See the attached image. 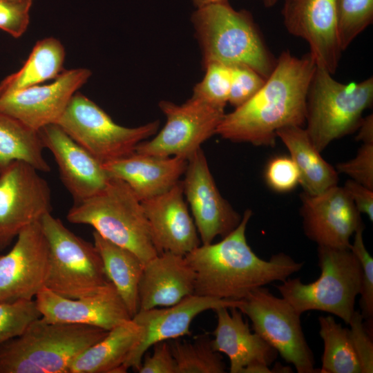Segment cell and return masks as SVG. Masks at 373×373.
<instances>
[{"label":"cell","instance_id":"9c48e42d","mask_svg":"<svg viewBox=\"0 0 373 373\" xmlns=\"http://www.w3.org/2000/svg\"><path fill=\"white\" fill-rule=\"evenodd\" d=\"M102 164L133 153L159 129L158 120L129 128L116 124L93 101L77 91L56 123Z\"/></svg>","mask_w":373,"mask_h":373},{"label":"cell","instance_id":"30bf717a","mask_svg":"<svg viewBox=\"0 0 373 373\" xmlns=\"http://www.w3.org/2000/svg\"><path fill=\"white\" fill-rule=\"evenodd\" d=\"M237 307L251 321L252 329L298 373L317 372L314 354L305 339L300 316L285 298L267 288L254 289Z\"/></svg>","mask_w":373,"mask_h":373},{"label":"cell","instance_id":"e0dca14e","mask_svg":"<svg viewBox=\"0 0 373 373\" xmlns=\"http://www.w3.org/2000/svg\"><path fill=\"white\" fill-rule=\"evenodd\" d=\"M281 13L287 31L308 44L318 66L334 74L343 52L335 0H284Z\"/></svg>","mask_w":373,"mask_h":373},{"label":"cell","instance_id":"8fae6325","mask_svg":"<svg viewBox=\"0 0 373 373\" xmlns=\"http://www.w3.org/2000/svg\"><path fill=\"white\" fill-rule=\"evenodd\" d=\"M166 117L164 127L149 141H142L135 152L158 157L188 159L202 144L216 133L224 110L191 97L181 105L169 101L159 102Z\"/></svg>","mask_w":373,"mask_h":373},{"label":"cell","instance_id":"603a6c76","mask_svg":"<svg viewBox=\"0 0 373 373\" xmlns=\"http://www.w3.org/2000/svg\"><path fill=\"white\" fill-rule=\"evenodd\" d=\"M102 165L111 178L126 182L142 202L171 189L184 173L187 160L176 156L148 155L135 151Z\"/></svg>","mask_w":373,"mask_h":373},{"label":"cell","instance_id":"ee69618b","mask_svg":"<svg viewBox=\"0 0 373 373\" xmlns=\"http://www.w3.org/2000/svg\"><path fill=\"white\" fill-rule=\"evenodd\" d=\"M195 8L204 6L205 5L220 1V0H190Z\"/></svg>","mask_w":373,"mask_h":373},{"label":"cell","instance_id":"f546056e","mask_svg":"<svg viewBox=\"0 0 373 373\" xmlns=\"http://www.w3.org/2000/svg\"><path fill=\"white\" fill-rule=\"evenodd\" d=\"M319 334L323 341L321 373H362L349 329L336 323L332 316H320Z\"/></svg>","mask_w":373,"mask_h":373},{"label":"cell","instance_id":"2e32d148","mask_svg":"<svg viewBox=\"0 0 373 373\" xmlns=\"http://www.w3.org/2000/svg\"><path fill=\"white\" fill-rule=\"evenodd\" d=\"M300 213L305 236L318 246L350 249V239L363 225L361 213L343 187L310 195L303 192Z\"/></svg>","mask_w":373,"mask_h":373},{"label":"cell","instance_id":"7a4b0ae2","mask_svg":"<svg viewBox=\"0 0 373 373\" xmlns=\"http://www.w3.org/2000/svg\"><path fill=\"white\" fill-rule=\"evenodd\" d=\"M251 216V209L245 210L238 227L222 240L200 245L184 255L195 273L194 294L240 300L254 289L283 282L302 269L303 262L285 253L264 260L253 251L246 238Z\"/></svg>","mask_w":373,"mask_h":373},{"label":"cell","instance_id":"b9f144b4","mask_svg":"<svg viewBox=\"0 0 373 373\" xmlns=\"http://www.w3.org/2000/svg\"><path fill=\"white\" fill-rule=\"evenodd\" d=\"M348 194L357 210L365 214L369 220H373V189L356 182L351 179L347 180L343 186Z\"/></svg>","mask_w":373,"mask_h":373},{"label":"cell","instance_id":"f35d334b","mask_svg":"<svg viewBox=\"0 0 373 373\" xmlns=\"http://www.w3.org/2000/svg\"><path fill=\"white\" fill-rule=\"evenodd\" d=\"M338 173L373 189V143H363L356 156L336 164Z\"/></svg>","mask_w":373,"mask_h":373},{"label":"cell","instance_id":"4fadbf2b","mask_svg":"<svg viewBox=\"0 0 373 373\" xmlns=\"http://www.w3.org/2000/svg\"><path fill=\"white\" fill-rule=\"evenodd\" d=\"M49 247L40 221L21 231L12 248L0 255V302L32 300L46 287Z\"/></svg>","mask_w":373,"mask_h":373},{"label":"cell","instance_id":"ba28073f","mask_svg":"<svg viewBox=\"0 0 373 373\" xmlns=\"http://www.w3.org/2000/svg\"><path fill=\"white\" fill-rule=\"evenodd\" d=\"M40 224L49 247L46 288L76 299L93 294L110 283L94 244L73 233L51 213L44 215Z\"/></svg>","mask_w":373,"mask_h":373},{"label":"cell","instance_id":"5b68a950","mask_svg":"<svg viewBox=\"0 0 373 373\" xmlns=\"http://www.w3.org/2000/svg\"><path fill=\"white\" fill-rule=\"evenodd\" d=\"M68 222L88 224L107 240L137 256L145 264L159 254L141 202L124 181L111 178L104 190L74 204Z\"/></svg>","mask_w":373,"mask_h":373},{"label":"cell","instance_id":"7c38bea8","mask_svg":"<svg viewBox=\"0 0 373 373\" xmlns=\"http://www.w3.org/2000/svg\"><path fill=\"white\" fill-rule=\"evenodd\" d=\"M38 172L15 161L0 173V251L25 227L51 213L50 189Z\"/></svg>","mask_w":373,"mask_h":373},{"label":"cell","instance_id":"4dcf8cb0","mask_svg":"<svg viewBox=\"0 0 373 373\" xmlns=\"http://www.w3.org/2000/svg\"><path fill=\"white\" fill-rule=\"evenodd\" d=\"M176 364V373H224L226 366L211 340L202 337L194 342L175 341L170 345Z\"/></svg>","mask_w":373,"mask_h":373},{"label":"cell","instance_id":"ffe728a7","mask_svg":"<svg viewBox=\"0 0 373 373\" xmlns=\"http://www.w3.org/2000/svg\"><path fill=\"white\" fill-rule=\"evenodd\" d=\"M39 131L44 148L55 158L61 182L74 199V204L86 200L105 189L111 177L102 164L60 126L52 124Z\"/></svg>","mask_w":373,"mask_h":373},{"label":"cell","instance_id":"ac0fdd59","mask_svg":"<svg viewBox=\"0 0 373 373\" xmlns=\"http://www.w3.org/2000/svg\"><path fill=\"white\" fill-rule=\"evenodd\" d=\"M240 302L193 294L166 308L140 309L132 320L142 327V337L124 362V368L127 371L131 367L137 372L145 353L151 346L189 334L191 323L200 313L222 307H238Z\"/></svg>","mask_w":373,"mask_h":373},{"label":"cell","instance_id":"cb8c5ba5","mask_svg":"<svg viewBox=\"0 0 373 373\" xmlns=\"http://www.w3.org/2000/svg\"><path fill=\"white\" fill-rule=\"evenodd\" d=\"M194 289L195 273L184 256L161 253L144 265L139 310L173 305L193 294Z\"/></svg>","mask_w":373,"mask_h":373},{"label":"cell","instance_id":"74e56055","mask_svg":"<svg viewBox=\"0 0 373 373\" xmlns=\"http://www.w3.org/2000/svg\"><path fill=\"white\" fill-rule=\"evenodd\" d=\"M32 1L0 0V29L15 38L21 37L30 21Z\"/></svg>","mask_w":373,"mask_h":373},{"label":"cell","instance_id":"83f0119b","mask_svg":"<svg viewBox=\"0 0 373 373\" xmlns=\"http://www.w3.org/2000/svg\"><path fill=\"white\" fill-rule=\"evenodd\" d=\"M65 48L53 37L37 41L23 66L0 82V97L54 80L65 70Z\"/></svg>","mask_w":373,"mask_h":373},{"label":"cell","instance_id":"52a82bcc","mask_svg":"<svg viewBox=\"0 0 373 373\" xmlns=\"http://www.w3.org/2000/svg\"><path fill=\"white\" fill-rule=\"evenodd\" d=\"M318 258L317 280L304 284L300 278H287L276 288L299 314L325 312L348 324L361 291V264L350 249L318 246Z\"/></svg>","mask_w":373,"mask_h":373},{"label":"cell","instance_id":"f1b7e54d","mask_svg":"<svg viewBox=\"0 0 373 373\" xmlns=\"http://www.w3.org/2000/svg\"><path fill=\"white\" fill-rule=\"evenodd\" d=\"M39 131L0 112V173L12 162H26L38 171L49 172Z\"/></svg>","mask_w":373,"mask_h":373},{"label":"cell","instance_id":"8992f818","mask_svg":"<svg viewBox=\"0 0 373 373\" xmlns=\"http://www.w3.org/2000/svg\"><path fill=\"white\" fill-rule=\"evenodd\" d=\"M372 104V77L343 84L316 66L307 94L305 128L321 152L334 140L356 131Z\"/></svg>","mask_w":373,"mask_h":373},{"label":"cell","instance_id":"836d02e7","mask_svg":"<svg viewBox=\"0 0 373 373\" xmlns=\"http://www.w3.org/2000/svg\"><path fill=\"white\" fill-rule=\"evenodd\" d=\"M40 317L35 300L0 302V345L21 335Z\"/></svg>","mask_w":373,"mask_h":373},{"label":"cell","instance_id":"ab89813d","mask_svg":"<svg viewBox=\"0 0 373 373\" xmlns=\"http://www.w3.org/2000/svg\"><path fill=\"white\" fill-rule=\"evenodd\" d=\"M348 325H350L349 333L361 366L362 373H372V333L365 327L363 316L358 311L355 310Z\"/></svg>","mask_w":373,"mask_h":373},{"label":"cell","instance_id":"60d3db41","mask_svg":"<svg viewBox=\"0 0 373 373\" xmlns=\"http://www.w3.org/2000/svg\"><path fill=\"white\" fill-rule=\"evenodd\" d=\"M153 354L146 355L137 370L140 373H176V364L170 344L166 341L157 343Z\"/></svg>","mask_w":373,"mask_h":373},{"label":"cell","instance_id":"7bdbcfd3","mask_svg":"<svg viewBox=\"0 0 373 373\" xmlns=\"http://www.w3.org/2000/svg\"><path fill=\"white\" fill-rule=\"evenodd\" d=\"M357 131L356 139L363 143H373V115L363 117Z\"/></svg>","mask_w":373,"mask_h":373},{"label":"cell","instance_id":"4316f807","mask_svg":"<svg viewBox=\"0 0 373 373\" xmlns=\"http://www.w3.org/2000/svg\"><path fill=\"white\" fill-rule=\"evenodd\" d=\"M93 236L106 275L133 318L140 309L139 284L144 264L134 253L107 240L95 231Z\"/></svg>","mask_w":373,"mask_h":373},{"label":"cell","instance_id":"d4e9b609","mask_svg":"<svg viewBox=\"0 0 373 373\" xmlns=\"http://www.w3.org/2000/svg\"><path fill=\"white\" fill-rule=\"evenodd\" d=\"M142 327L132 319L108 332L73 361L69 373H124L123 365L140 342Z\"/></svg>","mask_w":373,"mask_h":373},{"label":"cell","instance_id":"6da1fadb","mask_svg":"<svg viewBox=\"0 0 373 373\" xmlns=\"http://www.w3.org/2000/svg\"><path fill=\"white\" fill-rule=\"evenodd\" d=\"M316 66L309 52L300 57L282 52L262 87L224 113L216 134L234 142L274 146L279 129L304 126L307 90Z\"/></svg>","mask_w":373,"mask_h":373},{"label":"cell","instance_id":"bcb514c9","mask_svg":"<svg viewBox=\"0 0 373 373\" xmlns=\"http://www.w3.org/2000/svg\"><path fill=\"white\" fill-rule=\"evenodd\" d=\"M12 1H32V0H12Z\"/></svg>","mask_w":373,"mask_h":373},{"label":"cell","instance_id":"d6a6232c","mask_svg":"<svg viewBox=\"0 0 373 373\" xmlns=\"http://www.w3.org/2000/svg\"><path fill=\"white\" fill-rule=\"evenodd\" d=\"M203 79L193 88L191 97L200 99L224 110L228 103L231 80V66L213 62L204 67Z\"/></svg>","mask_w":373,"mask_h":373},{"label":"cell","instance_id":"7402d4cb","mask_svg":"<svg viewBox=\"0 0 373 373\" xmlns=\"http://www.w3.org/2000/svg\"><path fill=\"white\" fill-rule=\"evenodd\" d=\"M184 198L182 182L179 180L166 192L141 202L159 254L184 256L200 245Z\"/></svg>","mask_w":373,"mask_h":373},{"label":"cell","instance_id":"1f68e13d","mask_svg":"<svg viewBox=\"0 0 373 373\" xmlns=\"http://www.w3.org/2000/svg\"><path fill=\"white\" fill-rule=\"evenodd\" d=\"M337 35L343 51L373 21V0H335Z\"/></svg>","mask_w":373,"mask_h":373},{"label":"cell","instance_id":"f6af8a7d","mask_svg":"<svg viewBox=\"0 0 373 373\" xmlns=\"http://www.w3.org/2000/svg\"><path fill=\"white\" fill-rule=\"evenodd\" d=\"M265 8H271L274 6L279 0H260Z\"/></svg>","mask_w":373,"mask_h":373},{"label":"cell","instance_id":"d590c367","mask_svg":"<svg viewBox=\"0 0 373 373\" xmlns=\"http://www.w3.org/2000/svg\"><path fill=\"white\" fill-rule=\"evenodd\" d=\"M231 80L228 103L236 108L254 97L266 79L253 68L243 64L231 66Z\"/></svg>","mask_w":373,"mask_h":373},{"label":"cell","instance_id":"3957f363","mask_svg":"<svg viewBox=\"0 0 373 373\" xmlns=\"http://www.w3.org/2000/svg\"><path fill=\"white\" fill-rule=\"evenodd\" d=\"M191 21L202 52L203 68L213 62L243 64L265 79L276 59L250 12L236 10L228 0L196 8Z\"/></svg>","mask_w":373,"mask_h":373},{"label":"cell","instance_id":"e575fe53","mask_svg":"<svg viewBox=\"0 0 373 373\" xmlns=\"http://www.w3.org/2000/svg\"><path fill=\"white\" fill-rule=\"evenodd\" d=\"M364 224L354 233L350 249L358 258L362 270L361 291V315L367 329L372 333L373 323V258L367 250L363 238Z\"/></svg>","mask_w":373,"mask_h":373},{"label":"cell","instance_id":"8d00e7d4","mask_svg":"<svg viewBox=\"0 0 373 373\" xmlns=\"http://www.w3.org/2000/svg\"><path fill=\"white\" fill-rule=\"evenodd\" d=\"M267 185L278 193L292 191L300 184V173L290 156L279 155L271 158L265 171Z\"/></svg>","mask_w":373,"mask_h":373},{"label":"cell","instance_id":"9a60e30c","mask_svg":"<svg viewBox=\"0 0 373 373\" xmlns=\"http://www.w3.org/2000/svg\"><path fill=\"white\" fill-rule=\"evenodd\" d=\"M91 75V71L85 68L65 69L50 83L0 97V112L38 131L56 124L72 97Z\"/></svg>","mask_w":373,"mask_h":373},{"label":"cell","instance_id":"484cf974","mask_svg":"<svg viewBox=\"0 0 373 373\" xmlns=\"http://www.w3.org/2000/svg\"><path fill=\"white\" fill-rule=\"evenodd\" d=\"M276 136L285 145L298 169L303 192L316 195L338 184V172L321 156L304 126L282 128Z\"/></svg>","mask_w":373,"mask_h":373},{"label":"cell","instance_id":"277c9868","mask_svg":"<svg viewBox=\"0 0 373 373\" xmlns=\"http://www.w3.org/2000/svg\"><path fill=\"white\" fill-rule=\"evenodd\" d=\"M108 332L40 317L21 335L0 345V373H69L77 356Z\"/></svg>","mask_w":373,"mask_h":373},{"label":"cell","instance_id":"d6986e66","mask_svg":"<svg viewBox=\"0 0 373 373\" xmlns=\"http://www.w3.org/2000/svg\"><path fill=\"white\" fill-rule=\"evenodd\" d=\"M35 300L41 317L50 323L82 324L109 331L132 319L111 282L93 294L76 299L62 297L45 287Z\"/></svg>","mask_w":373,"mask_h":373},{"label":"cell","instance_id":"5bb4252c","mask_svg":"<svg viewBox=\"0 0 373 373\" xmlns=\"http://www.w3.org/2000/svg\"><path fill=\"white\" fill-rule=\"evenodd\" d=\"M182 181L184 195L189 203L202 245L213 242L233 231L242 216L220 194L202 149L187 160Z\"/></svg>","mask_w":373,"mask_h":373},{"label":"cell","instance_id":"44dd1931","mask_svg":"<svg viewBox=\"0 0 373 373\" xmlns=\"http://www.w3.org/2000/svg\"><path fill=\"white\" fill-rule=\"evenodd\" d=\"M217 325L211 340L213 350L225 354L231 373H270L269 366L276 359L277 351L257 333L251 332L242 313L237 307L214 310Z\"/></svg>","mask_w":373,"mask_h":373}]
</instances>
